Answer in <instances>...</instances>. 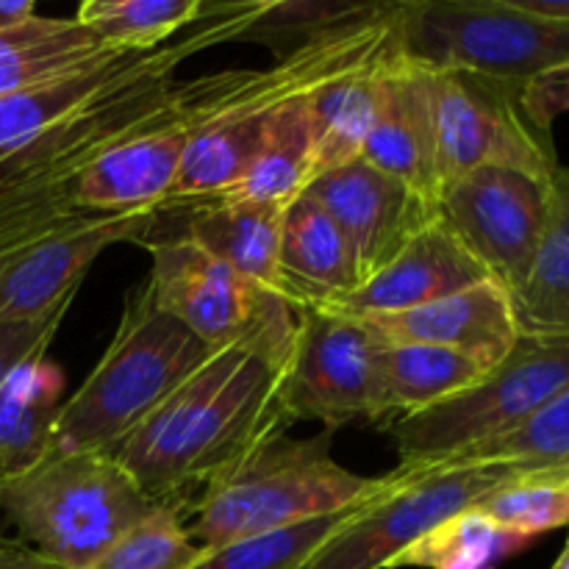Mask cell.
<instances>
[{
  "mask_svg": "<svg viewBox=\"0 0 569 569\" xmlns=\"http://www.w3.org/2000/svg\"><path fill=\"white\" fill-rule=\"evenodd\" d=\"M256 9L259 0L214 3L194 31L161 44L131 81L0 153V253L76 220L70 217V192L83 172L170 106L178 87L176 70L183 59L214 44L242 42Z\"/></svg>",
  "mask_w": 569,
  "mask_h": 569,
  "instance_id": "cell-1",
  "label": "cell"
},
{
  "mask_svg": "<svg viewBox=\"0 0 569 569\" xmlns=\"http://www.w3.org/2000/svg\"><path fill=\"white\" fill-rule=\"evenodd\" d=\"M281 372L248 350H214L111 456L153 503L189 509L194 489L287 433Z\"/></svg>",
  "mask_w": 569,
  "mask_h": 569,
  "instance_id": "cell-2",
  "label": "cell"
},
{
  "mask_svg": "<svg viewBox=\"0 0 569 569\" xmlns=\"http://www.w3.org/2000/svg\"><path fill=\"white\" fill-rule=\"evenodd\" d=\"M400 28V3H378L359 20L289 50L270 70L209 76L203 117L189 133L181 172L164 209L228 192L242 178L267 128L289 100L315 94L331 78L381 48Z\"/></svg>",
  "mask_w": 569,
  "mask_h": 569,
  "instance_id": "cell-3",
  "label": "cell"
},
{
  "mask_svg": "<svg viewBox=\"0 0 569 569\" xmlns=\"http://www.w3.org/2000/svg\"><path fill=\"white\" fill-rule=\"evenodd\" d=\"M400 481L398 470L376 478L350 472L331 456L328 437L276 433L200 489L189 503L194 520L187 531L200 548L214 550L237 539L361 509Z\"/></svg>",
  "mask_w": 569,
  "mask_h": 569,
  "instance_id": "cell-4",
  "label": "cell"
},
{
  "mask_svg": "<svg viewBox=\"0 0 569 569\" xmlns=\"http://www.w3.org/2000/svg\"><path fill=\"white\" fill-rule=\"evenodd\" d=\"M214 350L153 303L148 281L131 292L120 326L87 381L56 420L59 453H114Z\"/></svg>",
  "mask_w": 569,
  "mask_h": 569,
  "instance_id": "cell-5",
  "label": "cell"
},
{
  "mask_svg": "<svg viewBox=\"0 0 569 569\" xmlns=\"http://www.w3.org/2000/svg\"><path fill=\"white\" fill-rule=\"evenodd\" d=\"M153 506L114 456L94 450H50L0 483V509L17 539L61 569H87Z\"/></svg>",
  "mask_w": 569,
  "mask_h": 569,
  "instance_id": "cell-6",
  "label": "cell"
},
{
  "mask_svg": "<svg viewBox=\"0 0 569 569\" xmlns=\"http://www.w3.org/2000/svg\"><path fill=\"white\" fill-rule=\"evenodd\" d=\"M569 389V333H520L476 387L392 422L400 465H448L531 420Z\"/></svg>",
  "mask_w": 569,
  "mask_h": 569,
  "instance_id": "cell-7",
  "label": "cell"
},
{
  "mask_svg": "<svg viewBox=\"0 0 569 569\" xmlns=\"http://www.w3.org/2000/svg\"><path fill=\"white\" fill-rule=\"evenodd\" d=\"M148 289L164 315L211 350H248L270 365H287L298 331V309L283 295L250 278L183 237H148Z\"/></svg>",
  "mask_w": 569,
  "mask_h": 569,
  "instance_id": "cell-8",
  "label": "cell"
},
{
  "mask_svg": "<svg viewBox=\"0 0 569 569\" xmlns=\"http://www.w3.org/2000/svg\"><path fill=\"white\" fill-rule=\"evenodd\" d=\"M403 48L445 70H470L526 87L569 61V26L520 9L515 0L400 3Z\"/></svg>",
  "mask_w": 569,
  "mask_h": 569,
  "instance_id": "cell-9",
  "label": "cell"
},
{
  "mask_svg": "<svg viewBox=\"0 0 569 569\" xmlns=\"http://www.w3.org/2000/svg\"><path fill=\"white\" fill-rule=\"evenodd\" d=\"M383 348L387 342L361 320L311 306L298 309V331L281 372V409L289 426L387 422Z\"/></svg>",
  "mask_w": 569,
  "mask_h": 569,
  "instance_id": "cell-10",
  "label": "cell"
},
{
  "mask_svg": "<svg viewBox=\"0 0 569 569\" xmlns=\"http://www.w3.org/2000/svg\"><path fill=\"white\" fill-rule=\"evenodd\" d=\"M403 481L345 522L303 569H389L450 517L472 509L515 470L498 465L395 467Z\"/></svg>",
  "mask_w": 569,
  "mask_h": 569,
  "instance_id": "cell-11",
  "label": "cell"
},
{
  "mask_svg": "<svg viewBox=\"0 0 569 569\" xmlns=\"http://www.w3.org/2000/svg\"><path fill=\"white\" fill-rule=\"evenodd\" d=\"M431 72L442 187L478 167L553 176L559 161L550 133L528 120L520 100L522 87L470 70L431 67Z\"/></svg>",
  "mask_w": 569,
  "mask_h": 569,
  "instance_id": "cell-12",
  "label": "cell"
},
{
  "mask_svg": "<svg viewBox=\"0 0 569 569\" xmlns=\"http://www.w3.org/2000/svg\"><path fill=\"white\" fill-rule=\"evenodd\" d=\"M550 178L478 167L439 192V217L478 264L515 298L531 272L548 217Z\"/></svg>",
  "mask_w": 569,
  "mask_h": 569,
  "instance_id": "cell-13",
  "label": "cell"
},
{
  "mask_svg": "<svg viewBox=\"0 0 569 569\" xmlns=\"http://www.w3.org/2000/svg\"><path fill=\"white\" fill-rule=\"evenodd\" d=\"M209 76L178 83L170 106L106 150L70 192V217L161 211L181 172L189 133L203 117Z\"/></svg>",
  "mask_w": 569,
  "mask_h": 569,
  "instance_id": "cell-14",
  "label": "cell"
},
{
  "mask_svg": "<svg viewBox=\"0 0 569 569\" xmlns=\"http://www.w3.org/2000/svg\"><path fill=\"white\" fill-rule=\"evenodd\" d=\"M159 211L120 217H81L48 228L0 253V322L39 320L70 309L89 267L120 242H144Z\"/></svg>",
  "mask_w": 569,
  "mask_h": 569,
  "instance_id": "cell-15",
  "label": "cell"
},
{
  "mask_svg": "<svg viewBox=\"0 0 569 569\" xmlns=\"http://www.w3.org/2000/svg\"><path fill=\"white\" fill-rule=\"evenodd\" d=\"M306 192L326 209L342 233L359 287L381 272L422 228L439 217L437 200L426 198L365 159L311 178Z\"/></svg>",
  "mask_w": 569,
  "mask_h": 569,
  "instance_id": "cell-16",
  "label": "cell"
},
{
  "mask_svg": "<svg viewBox=\"0 0 569 569\" xmlns=\"http://www.w3.org/2000/svg\"><path fill=\"white\" fill-rule=\"evenodd\" d=\"M361 159L400 178L426 198L442 192L437 156V114H433V72L426 61L403 48V33L378 94L376 120L367 133Z\"/></svg>",
  "mask_w": 569,
  "mask_h": 569,
  "instance_id": "cell-17",
  "label": "cell"
},
{
  "mask_svg": "<svg viewBox=\"0 0 569 569\" xmlns=\"http://www.w3.org/2000/svg\"><path fill=\"white\" fill-rule=\"evenodd\" d=\"M481 281H492V278L459 242L448 222L437 217L370 281H365L350 295H342L326 306H311V309L337 311L353 320L403 315V311L420 309Z\"/></svg>",
  "mask_w": 569,
  "mask_h": 569,
  "instance_id": "cell-18",
  "label": "cell"
},
{
  "mask_svg": "<svg viewBox=\"0 0 569 569\" xmlns=\"http://www.w3.org/2000/svg\"><path fill=\"white\" fill-rule=\"evenodd\" d=\"M361 322L387 345H437L459 350L481 361L487 370L498 367L520 339L515 300L498 281H481L420 309L367 317Z\"/></svg>",
  "mask_w": 569,
  "mask_h": 569,
  "instance_id": "cell-19",
  "label": "cell"
},
{
  "mask_svg": "<svg viewBox=\"0 0 569 569\" xmlns=\"http://www.w3.org/2000/svg\"><path fill=\"white\" fill-rule=\"evenodd\" d=\"M176 209L187 211V222L178 237L198 244L203 253L237 270L239 276L281 295L278 248H281L287 206L261 203V200L209 198L189 206H176Z\"/></svg>",
  "mask_w": 569,
  "mask_h": 569,
  "instance_id": "cell-20",
  "label": "cell"
},
{
  "mask_svg": "<svg viewBox=\"0 0 569 569\" xmlns=\"http://www.w3.org/2000/svg\"><path fill=\"white\" fill-rule=\"evenodd\" d=\"M278 276L281 295L295 309L326 306L359 289L342 233L306 189L283 209Z\"/></svg>",
  "mask_w": 569,
  "mask_h": 569,
  "instance_id": "cell-21",
  "label": "cell"
},
{
  "mask_svg": "<svg viewBox=\"0 0 569 569\" xmlns=\"http://www.w3.org/2000/svg\"><path fill=\"white\" fill-rule=\"evenodd\" d=\"M400 44V28L392 39L339 72L337 78L317 89L309 100L311 126H315V176L361 159L367 133L376 120L378 94L389 56Z\"/></svg>",
  "mask_w": 569,
  "mask_h": 569,
  "instance_id": "cell-22",
  "label": "cell"
},
{
  "mask_svg": "<svg viewBox=\"0 0 569 569\" xmlns=\"http://www.w3.org/2000/svg\"><path fill=\"white\" fill-rule=\"evenodd\" d=\"M111 53H128L100 42L76 17H31L0 33V98L42 87L83 70Z\"/></svg>",
  "mask_w": 569,
  "mask_h": 569,
  "instance_id": "cell-23",
  "label": "cell"
},
{
  "mask_svg": "<svg viewBox=\"0 0 569 569\" xmlns=\"http://www.w3.org/2000/svg\"><path fill=\"white\" fill-rule=\"evenodd\" d=\"M61 406L64 372L44 359L26 361L0 383V483L50 453Z\"/></svg>",
  "mask_w": 569,
  "mask_h": 569,
  "instance_id": "cell-24",
  "label": "cell"
},
{
  "mask_svg": "<svg viewBox=\"0 0 569 569\" xmlns=\"http://www.w3.org/2000/svg\"><path fill=\"white\" fill-rule=\"evenodd\" d=\"M156 50H150V53H111L94 64L83 67V70L70 72V76L0 98V153L28 142L44 128L70 117L81 106L92 103L100 94L131 81L137 72H142L150 64Z\"/></svg>",
  "mask_w": 569,
  "mask_h": 569,
  "instance_id": "cell-25",
  "label": "cell"
},
{
  "mask_svg": "<svg viewBox=\"0 0 569 569\" xmlns=\"http://www.w3.org/2000/svg\"><path fill=\"white\" fill-rule=\"evenodd\" d=\"M520 333H569V167L550 176L548 217L531 272L515 295Z\"/></svg>",
  "mask_w": 569,
  "mask_h": 569,
  "instance_id": "cell-26",
  "label": "cell"
},
{
  "mask_svg": "<svg viewBox=\"0 0 569 569\" xmlns=\"http://www.w3.org/2000/svg\"><path fill=\"white\" fill-rule=\"evenodd\" d=\"M309 100L311 94H300L278 111L248 170L217 198L289 206L309 187L315 176V126Z\"/></svg>",
  "mask_w": 569,
  "mask_h": 569,
  "instance_id": "cell-27",
  "label": "cell"
},
{
  "mask_svg": "<svg viewBox=\"0 0 569 569\" xmlns=\"http://www.w3.org/2000/svg\"><path fill=\"white\" fill-rule=\"evenodd\" d=\"M381 367L392 422L467 392L489 372L472 356L437 345H387Z\"/></svg>",
  "mask_w": 569,
  "mask_h": 569,
  "instance_id": "cell-28",
  "label": "cell"
},
{
  "mask_svg": "<svg viewBox=\"0 0 569 569\" xmlns=\"http://www.w3.org/2000/svg\"><path fill=\"white\" fill-rule=\"evenodd\" d=\"M203 0H83L76 20L100 42L128 53H150L211 14Z\"/></svg>",
  "mask_w": 569,
  "mask_h": 569,
  "instance_id": "cell-29",
  "label": "cell"
},
{
  "mask_svg": "<svg viewBox=\"0 0 569 569\" xmlns=\"http://www.w3.org/2000/svg\"><path fill=\"white\" fill-rule=\"evenodd\" d=\"M528 542L531 539L498 526L478 509H467L403 550L389 569H495Z\"/></svg>",
  "mask_w": 569,
  "mask_h": 569,
  "instance_id": "cell-30",
  "label": "cell"
},
{
  "mask_svg": "<svg viewBox=\"0 0 569 569\" xmlns=\"http://www.w3.org/2000/svg\"><path fill=\"white\" fill-rule=\"evenodd\" d=\"M472 509L526 539L565 528L569 526V467L511 472Z\"/></svg>",
  "mask_w": 569,
  "mask_h": 569,
  "instance_id": "cell-31",
  "label": "cell"
},
{
  "mask_svg": "<svg viewBox=\"0 0 569 569\" xmlns=\"http://www.w3.org/2000/svg\"><path fill=\"white\" fill-rule=\"evenodd\" d=\"M187 506L156 503L87 569H192L206 553L183 526Z\"/></svg>",
  "mask_w": 569,
  "mask_h": 569,
  "instance_id": "cell-32",
  "label": "cell"
},
{
  "mask_svg": "<svg viewBox=\"0 0 569 569\" xmlns=\"http://www.w3.org/2000/svg\"><path fill=\"white\" fill-rule=\"evenodd\" d=\"M448 465H498L515 472L565 470L569 467V389L520 428Z\"/></svg>",
  "mask_w": 569,
  "mask_h": 569,
  "instance_id": "cell-33",
  "label": "cell"
},
{
  "mask_svg": "<svg viewBox=\"0 0 569 569\" xmlns=\"http://www.w3.org/2000/svg\"><path fill=\"white\" fill-rule=\"evenodd\" d=\"M370 506V503H367ZM365 509V506H361ZM361 509L339 511V515L320 517V520L300 522V526L281 528V531L259 533V537L237 539L206 550L192 569H303L311 556Z\"/></svg>",
  "mask_w": 569,
  "mask_h": 569,
  "instance_id": "cell-34",
  "label": "cell"
},
{
  "mask_svg": "<svg viewBox=\"0 0 569 569\" xmlns=\"http://www.w3.org/2000/svg\"><path fill=\"white\" fill-rule=\"evenodd\" d=\"M376 6L378 3H317V0L270 3V0H259V9L250 20L242 42H264L270 48L295 42L292 48H300V44L320 37V33L359 20Z\"/></svg>",
  "mask_w": 569,
  "mask_h": 569,
  "instance_id": "cell-35",
  "label": "cell"
},
{
  "mask_svg": "<svg viewBox=\"0 0 569 569\" xmlns=\"http://www.w3.org/2000/svg\"><path fill=\"white\" fill-rule=\"evenodd\" d=\"M67 309L53 311L39 320H3L0 322V383L20 365L42 359L48 345L53 342Z\"/></svg>",
  "mask_w": 569,
  "mask_h": 569,
  "instance_id": "cell-36",
  "label": "cell"
},
{
  "mask_svg": "<svg viewBox=\"0 0 569 569\" xmlns=\"http://www.w3.org/2000/svg\"><path fill=\"white\" fill-rule=\"evenodd\" d=\"M522 109L539 131L550 133L561 114H569V61L550 67L522 87Z\"/></svg>",
  "mask_w": 569,
  "mask_h": 569,
  "instance_id": "cell-37",
  "label": "cell"
},
{
  "mask_svg": "<svg viewBox=\"0 0 569 569\" xmlns=\"http://www.w3.org/2000/svg\"><path fill=\"white\" fill-rule=\"evenodd\" d=\"M0 569H61L22 539L0 537Z\"/></svg>",
  "mask_w": 569,
  "mask_h": 569,
  "instance_id": "cell-38",
  "label": "cell"
},
{
  "mask_svg": "<svg viewBox=\"0 0 569 569\" xmlns=\"http://www.w3.org/2000/svg\"><path fill=\"white\" fill-rule=\"evenodd\" d=\"M31 17H37L33 0H0V33L22 26V22H28Z\"/></svg>",
  "mask_w": 569,
  "mask_h": 569,
  "instance_id": "cell-39",
  "label": "cell"
},
{
  "mask_svg": "<svg viewBox=\"0 0 569 569\" xmlns=\"http://www.w3.org/2000/svg\"><path fill=\"white\" fill-rule=\"evenodd\" d=\"M520 9L531 11V14L548 17V20L567 22L569 26V0H515Z\"/></svg>",
  "mask_w": 569,
  "mask_h": 569,
  "instance_id": "cell-40",
  "label": "cell"
},
{
  "mask_svg": "<svg viewBox=\"0 0 569 569\" xmlns=\"http://www.w3.org/2000/svg\"><path fill=\"white\" fill-rule=\"evenodd\" d=\"M553 569H569V542H567L565 553H561L559 561H556V565H553Z\"/></svg>",
  "mask_w": 569,
  "mask_h": 569,
  "instance_id": "cell-41",
  "label": "cell"
}]
</instances>
